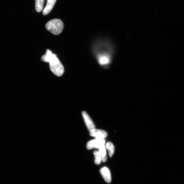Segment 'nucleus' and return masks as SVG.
I'll list each match as a JSON object with an SVG mask.
<instances>
[{
	"mask_svg": "<svg viewBox=\"0 0 184 184\" xmlns=\"http://www.w3.org/2000/svg\"><path fill=\"white\" fill-rule=\"evenodd\" d=\"M42 61L49 63V68L52 72L58 76H61L64 72V68L56 55L47 49L46 53L42 56Z\"/></svg>",
	"mask_w": 184,
	"mask_h": 184,
	"instance_id": "nucleus-1",
	"label": "nucleus"
},
{
	"mask_svg": "<svg viewBox=\"0 0 184 184\" xmlns=\"http://www.w3.org/2000/svg\"><path fill=\"white\" fill-rule=\"evenodd\" d=\"M46 29L54 35L61 34L64 28V24L59 19H55L48 21L46 24Z\"/></svg>",
	"mask_w": 184,
	"mask_h": 184,
	"instance_id": "nucleus-2",
	"label": "nucleus"
},
{
	"mask_svg": "<svg viewBox=\"0 0 184 184\" xmlns=\"http://www.w3.org/2000/svg\"><path fill=\"white\" fill-rule=\"evenodd\" d=\"M105 143V140L104 139L96 138V139L89 141L87 144L86 147L89 150L94 148L99 149L104 145Z\"/></svg>",
	"mask_w": 184,
	"mask_h": 184,
	"instance_id": "nucleus-3",
	"label": "nucleus"
},
{
	"mask_svg": "<svg viewBox=\"0 0 184 184\" xmlns=\"http://www.w3.org/2000/svg\"><path fill=\"white\" fill-rule=\"evenodd\" d=\"M90 134L92 136L103 139L107 137L108 135V134L106 131L95 128L90 131Z\"/></svg>",
	"mask_w": 184,
	"mask_h": 184,
	"instance_id": "nucleus-4",
	"label": "nucleus"
},
{
	"mask_svg": "<svg viewBox=\"0 0 184 184\" xmlns=\"http://www.w3.org/2000/svg\"><path fill=\"white\" fill-rule=\"evenodd\" d=\"M82 114L88 130L90 131L91 130L95 129L94 123L87 113L83 111L82 113Z\"/></svg>",
	"mask_w": 184,
	"mask_h": 184,
	"instance_id": "nucleus-5",
	"label": "nucleus"
},
{
	"mask_svg": "<svg viewBox=\"0 0 184 184\" xmlns=\"http://www.w3.org/2000/svg\"><path fill=\"white\" fill-rule=\"evenodd\" d=\"M100 172L106 182L108 183L111 182L112 177L111 172L108 168L104 167L100 169Z\"/></svg>",
	"mask_w": 184,
	"mask_h": 184,
	"instance_id": "nucleus-6",
	"label": "nucleus"
},
{
	"mask_svg": "<svg viewBox=\"0 0 184 184\" xmlns=\"http://www.w3.org/2000/svg\"><path fill=\"white\" fill-rule=\"evenodd\" d=\"M57 0H47V5L43 10V15L45 16L48 15L52 10Z\"/></svg>",
	"mask_w": 184,
	"mask_h": 184,
	"instance_id": "nucleus-7",
	"label": "nucleus"
},
{
	"mask_svg": "<svg viewBox=\"0 0 184 184\" xmlns=\"http://www.w3.org/2000/svg\"><path fill=\"white\" fill-rule=\"evenodd\" d=\"M44 0H35V9L36 12H40L43 9Z\"/></svg>",
	"mask_w": 184,
	"mask_h": 184,
	"instance_id": "nucleus-8",
	"label": "nucleus"
},
{
	"mask_svg": "<svg viewBox=\"0 0 184 184\" xmlns=\"http://www.w3.org/2000/svg\"><path fill=\"white\" fill-rule=\"evenodd\" d=\"M105 147L108 151L109 156L112 157L114 153L115 147L114 145L111 142H108L106 144Z\"/></svg>",
	"mask_w": 184,
	"mask_h": 184,
	"instance_id": "nucleus-9",
	"label": "nucleus"
},
{
	"mask_svg": "<svg viewBox=\"0 0 184 184\" xmlns=\"http://www.w3.org/2000/svg\"><path fill=\"white\" fill-rule=\"evenodd\" d=\"M99 152L101 155L102 161L103 162L107 161V153H106V147L104 145L99 148Z\"/></svg>",
	"mask_w": 184,
	"mask_h": 184,
	"instance_id": "nucleus-10",
	"label": "nucleus"
},
{
	"mask_svg": "<svg viewBox=\"0 0 184 184\" xmlns=\"http://www.w3.org/2000/svg\"><path fill=\"white\" fill-rule=\"evenodd\" d=\"M94 154L95 157V164L97 165L100 164L102 161V158L99 152L98 151H95Z\"/></svg>",
	"mask_w": 184,
	"mask_h": 184,
	"instance_id": "nucleus-11",
	"label": "nucleus"
}]
</instances>
